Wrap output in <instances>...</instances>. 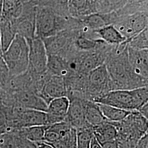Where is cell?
Wrapping results in <instances>:
<instances>
[{"label": "cell", "instance_id": "1", "mask_svg": "<svg viewBox=\"0 0 148 148\" xmlns=\"http://www.w3.org/2000/svg\"><path fill=\"white\" fill-rule=\"evenodd\" d=\"M104 64L110 75L113 90H133L148 86V79L133 71L127 57L126 42L113 47Z\"/></svg>", "mask_w": 148, "mask_h": 148}, {"label": "cell", "instance_id": "2", "mask_svg": "<svg viewBox=\"0 0 148 148\" xmlns=\"http://www.w3.org/2000/svg\"><path fill=\"white\" fill-rule=\"evenodd\" d=\"M148 87L133 90H113L96 99L97 103L112 106L130 111H137L148 103Z\"/></svg>", "mask_w": 148, "mask_h": 148}, {"label": "cell", "instance_id": "3", "mask_svg": "<svg viewBox=\"0 0 148 148\" xmlns=\"http://www.w3.org/2000/svg\"><path fill=\"white\" fill-rule=\"evenodd\" d=\"M148 120L134 111L121 121L112 122L117 131L116 140L120 148H135L139 139L148 132Z\"/></svg>", "mask_w": 148, "mask_h": 148}, {"label": "cell", "instance_id": "4", "mask_svg": "<svg viewBox=\"0 0 148 148\" xmlns=\"http://www.w3.org/2000/svg\"><path fill=\"white\" fill-rule=\"evenodd\" d=\"M29 48L27 40L16 35L2 57L8 68L10 77L26 72L29 66Z\"/></svg>", "mask_w": 148, "mask_h": 148}, {"label": "cell", "instance_id": "5", "mask_svg": "<svg viewBox=\"0 0 148 148\" xmlns=\"http://www.w3.org/2000/svg\"><path fill=\"white\" fill-rule=\"evenodd\" d=\"M63 21L62 17L53 8L36 6L35 37L43 39L57 35L63 29Z\"/></svg>", "mask_w": 148, "mask_h": 148}, {"label": "cell", "instance_id": "6", "mask_svg": "<svg viewBox=\"0 0 148 148\" xmlns=\"http://www.w3.org/2000/svg\"><path fill=\"white\" fill-rule=\"evenodd\" d=\"M112 90V81L104 64L87 74L85 92L86 99L95 101Z\"/></svg>", "mask_w": 148, "mask_h": 148}, {"label": "cell", "instance_id": "7", "mask_svg": "<svg viewBox=\"0 0 148 148\" xmlns=\"http://www.w3.org/2000/svg\"><path fill=\"white\" fill-rule=\"evenodd\" d=\"M29 48V66L27 70L36 74L47 71V53L42 39L35 37L27 40Z\"/></svg>", "mask_w": 148, "mask_h": 148}, {"label": "cell", "instance_id": "8", "mask_svg": "<svg viewBox=\"0 0 148 148\" xmlns=\"http://www.w3.org/2000/svg\"><path fill=\"white\" fill-rule=\"evenodd\" d=\"M36 6L29 0L23 8L21 15L13 19L16 35L30 40L35 37V16Z\"/></svg>", "mask_w": 148, "mask_h": 148}, {"label": "cell", "instance_id": "9", "mask_svg": "<svg viewBox=\"0 0 148 148\" xmlns=\"http://www.w3.org/2000/svg\"><path fill=\"white\" fill-rule=\"evenodd\" d=\"M114 27L128 41L148 27L147 13L140 12L125 16Z\"/></svg>", "mask_w": 148, "mask_h": 148}, {"label": "cell", "instance_id": "10", "mask_svg": "<svg viewBox=\"0 0 148 148\" xmlns=\"http://www.w3.org/2000/svg\"><path fill=\"white\" fill-rule=\"evenodd\" d=\"M38 95L47 105L53 99L66 97L67 89L63 77L52 75L47 71L45 84Z\"/></svg>", "mask_w": 148, "mask_h": 148}, {"label": "cell", "instance_id": "11", "mask_svg": "<svg viewBox=\"0 0 148 148\" xmlns=\"http://www.w3.org/2000/svg\"><path fill=\"white\" fill-rule=\"evenodd\" d=\"M127 57L133 71L144 79H148V50L138 49L127 46Z\"/></svg>", "mask_w": 148, "mask_h": 148}, {"label": "cell", "instance_id": "12", "mask_svg": "<svg viewBox=\"0 0 148 148\" xmlns=\"http://www.w3.org/2000/svg\"><path fill=\"white\" fill-rule=\"evenodd\" d=\"M70 101L67 97L53 99L48 104L46 111L48 125L64 121L69 108Z\"/></svg>", "mask_w": 148, "mask_h": 148}, {"label": "cell", "instance_id": "13", "mask_svg": "<svg viewBox=\"0 0 148 148\" xmlns=\"http://www.w3.org/2000/svg\"><path fill=\"white\" fill-rule=\"evenodd\" d=\"M69 108L65 121L75 130L84 127L88 123L86 121L85 111L82 98L73 97L68 98Z\"/></svg>", "mask_w": 148, "mask_h": 148}, {"label": "cell", "instance_id": "14", "mask_svg": "<svg viewBox=\"0 0 148 148\" xmlns=\"http://www.w3.org/2000/svg\"><path fill=\"white\" fill-rule=\"evenodd\" d=\"M94 32L99 39L111 46H117L127 41L126 38L112 24L106 25Z\"/></svg>", "mask_w": 148, "mask_h": 148}, {"label": "cell", "instance_id": "15", "mask_svg": "<svg viewBox=\"0 0 148 148\" xmlns=\"http://www.w3.org/2000/svg\"><path fill=\"white\" fill-rule=\"evenodd\" d=\"M25 139L21 129L8 127L5 132L0 134V148H21Z\"/></svg>", "mask_w": 148, "mask_h": 148}, {"label": "cell", "instance_id": "16", "mask_svg": "<svg viewBox=\"0 0 148 148\" xmlns=\"http://www.w3.org/2000/svg\"><path fill=\"white\" fill-rule=\"evenodd\" d=\"M82 104L86 121L88 124L95 127L106 121L97 103L93 101L83 99Z\"/></svg>", "mask_w": 148, "mask_h": 148}, {"label": "cell", "instance_id": "17", "mask_svg": "<svg viewBox=\"0 0 148 148\" xmlns=\"http://www.w3.org/2000/svg\"><path fill=\"white\" fill-rule=\"evenodd\" d=\"M93 131L94 137L101 144L116 140L117 137L116 128L112 122L108 121L93 127Z\"/></svg>", "mask_w": 148, "mask_h": 148}, {"label": "cell", "instance_id": "18", "mask_svg": "<svg viewBox=\"0 0 148 148\" xmlns=\"http://www.w3.org/2000/svg\"><path fill=\"white\" fill-rule=\"evenodd\" d=\"M13 19L2 17L0 19V35L2 52H5L16 35Z\"/></svg>", "mask_w": 148, "mask_h": 148}, {"label": "cell", "instance_id": "19", "mask_svg": "<svg viewBox=\"0 0 148 148\" xmlns=\"http://www.w3.org/2000/svg\"><path fill=\"white\" fill-rule=\"evenodd\" d=\"M47 56V73L52 75L65 77L69 73L67 60L57 55Z\"/></svg>", "mask_w": 148, "mask_h": 148}, {"label": "cell", "instance_id": "20", "mask_svg": "<svg viewBox=\"0 0 148 148\" xmlns=\"http://www.w3.org/2000/svg\"><path fill=\"white\" fill-rule=\"evenodd\" d=\"M29 0H3L1 16L14 19L21 15L25 3Z\"/></svg>", "mask_w": 148, "mask_h": 148}, {"label": "cell", "instance_id": "21", "mask_svg": "<svg viewBox=\"0 0 148 148\" xmlns=\"http://www.w3.org/2000/svg\"><path fill=\"white\" fill-rule=\"evenodd\" d=\"M70 11L75 16H88L95 10L92 0H67Z\"/></svg>", "mask_w": 148, "mask_h": 148}, {"label": "cell", "instance_id": "22", "mask_svg": "<svg viewBox=\"0 0 148 148\" xmlns=\"http://www.w3.org/2000/svg\"><path fill=\"white\" fill-rule=\"evenodd\" d=\"M97 104L100 108L103 115L108 121L111 122L121 121L125 119L132 112L112 106L99 103Z\"/></svg>", "mask_w": 148, "mask_h": 148}, {"label": "cell", "instance_id": "23", "mask_svg": "<svg viewBox=\"0 0 148 148\" xmlns=\"http://www.w3.org/2000/svg\"><path fill=\"white\" fill-rule=\"evenodd\" d=\"M110 16L92 13L86 16L83 20L85 25L93 30L96 31L103 27L110 24Z\"/></svg>", "mask_w": 148, "mask_h": 148}, {"label": "cell", "instance_id": "24", "mask_svg": "<svg viewBox=\"0 0 148 148\" xmlns=\"http://www.w3.org/2000/svg\"><path fill=\"white\" fill-rule=\"evenodd\" d=\"M48 125L36 126L21 128L24 137L33 143L43 142L45 132Z\"/></svg>", "mask_w": 148, "mask_h": 148}, {"label": "cell", "instance_id": "25", "mask_svg": "<svg viewBox=\"0 0 148 148\" xmlns=\"http://www.w3.org/2000/svg\"><path fill=\"white\" fill-rule=\"evenodd\" d=\"M93 127L87 124L84 127L76 130L77 148H90L93 137Z\"/></svg>", "mask_w": 148, "mask_h": 148}, {"label": "cell", "instance_id": "26", "mask_svg": "<svg viewBox=\"0 0 148 148\" xmlns=\"http://www.w3.org/2000/svg\"><path fill=\"white\" fill-rule=\"evenodd\" d=\"M101 39H95L84 35L76 37L74 44L76 48L81 52H89L97 49Z\"/></svg>", "mask_w": 148, "mask_h": 148}, {"label": "cell", "instance_id": "27", "mask_svg": "<svg viewBox=\"0 0 148 148\" xmlns=\"http://www.w3.org/2000/svg\"><path fill=\"white\" fill-rule=\"evenodd\" d=\"M127 46L130 47L145 49L148 48V27L131 39L126 41Z\"/></svg>", "mask_w": 148, "mask_h": 148}, {"label": "cell", "instance_id": "28", "mask_svg": "<svg viewBox=\"0 0 148 148\" xmlns=\"http://www.w3.org/2000/svg\"><path fill=\"white\" fill-rule=\"evenodd\" d=\"M8 128L7 107L0 101V134L5 132Z\"/></svg>", "mask_w": 148, "mask_h": 148}, {"label": "cell", "instance_id": "29", "mask_svg": "<svg viewBox=\"0 0 148 148\" xmlns=\"http://www.w3.org/2000/svg\"><path fill=\"white\" fill-rule=\"evenodd\" d=\"M127 0H104L103 3L106 4V9L110 11L119 8L126 3Z\"/></svg>", "mask_w": 148, "mask_h": 148}, {"label": "cell", "instance_id": "30", "mask_svg": "<svg viewBox=\"0 0 148 148\" xmlns=\"http://www.w3.org/2000/svg\"><path fill=\"white\" fill-rule=\"evenodd\" d=\"M134 148H148V132L139 139Z\"/></svg>", "mask_w": 148, "mask_h": 148}, {"label": "cell", "instance_id": "31", "mask_svg": "<svg viewBox=\"0 0 148 148\" xmlns=\"http://www.w3.org/2000/svg\"><path fill=\"white\" fill-rule=\"evenodd\" d=\"M137 111L142 116L148 120V102L142 106Z\"/></svg>", "mask_w": 148, "mask_h": 148}, {"label": "cell", "instance_id": "32", "mask_svg": "<svg viewBox=\"0 0 148 148\" xmlns=\"http://www.w3.org/2000/svg\"><path fill=\"white\" fill-rule=\"evenodd\" d=\"M101 145L102 148H120L116 140L106 142Z\"/></svg>", "mask_w": 148, "mask_h": 148}, {"label": "cell", "instance_id": "33", "mask_svg": "<svg viewBox=\"0 0 148 148\" xmlns=\"http://www.w3.org/2000/svg\"><path fill=\"white\" fill-rule=\"evenodd\" d=\"M21 148H37L35 143H33L25 139L22 144Z\"/></svg>", "mask_w": 148, "mask_h": 148}, {"label": "cell", "instance_id": "34", "mask_svg": "<svg viewBox=\"0 0 148 148\" xmlns=\"http://www.w3.org/2000/svg\"><path fill=\"white\" fill-rule=\"evenodd\" d=\"M90 148H102L101 145L97 141L94 136L91 140Z\"/></svg>", "mask_w": 148, "mask_h": 148}, {"label": "cell", "instance_id": "35", "mask_svg": "<svg viewBox=\"0 0 148 148\" xmlns=\"http://www.w3.org/2000/svg\"><path fill=\"white\" fill-rule=\"evenodd\" d=\"M35 143L37 146V148H54L51 144L45 142H40Z\"/></svg>", "mask_w": 148, "mask_h": 148}, {"label": "cell", "instance_id": "36", "mask_svg": "<svg viewBox=\"0 0 148 148\" xmlns=\"http://www.w3.org/2000/svg\"><path fill=\"white\" fill-rule=\"evenodd\" d=\"M3 0H0V19L2 15V5H3Z\"/></svg>", "mask_w": 148, "mask_h": 148}, {"label": "cell", "instance_id": "37", "mask_svg": "<svg viewBox=\"0 0 148 148\" xmlns=\"http://www.w3.org/2000/svg\"><path fill=\"white\" fill-rule=\"evenodd\" d=\"M92 1L94 2V3L96 5V4L102 3L104 0H92Z\"/></svg>", "mask_w": 148, "mask_h": 148}, {"label": "cell", "instance_id": "38", "mask_svg": "<svg viewBox=\"0 0 148 148\" xmlns=\"http://www.w3.org/2000/svg\"><path fill=\"white\" fill-rule=\"evenodd\" d=\"M2 45H1V35H0V56L2 54Z\"/></svg>", "mask_w": 148, "mask_h": 148}]
</instances>
